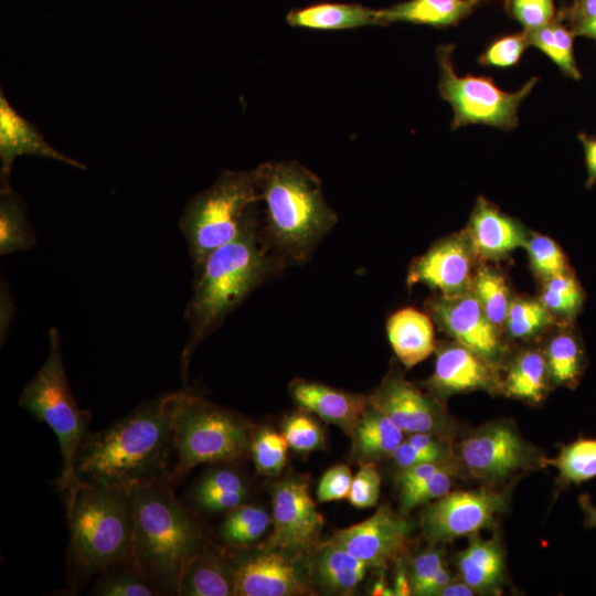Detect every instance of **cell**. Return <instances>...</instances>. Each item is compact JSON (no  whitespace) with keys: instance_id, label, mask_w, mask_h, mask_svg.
Returning a JSON list of instances; mask_svg holds the SVG:
<instances>
[{"instance_id":"6da1fadb","label":"cell","mask_w":596,"mask_h":596,"mask_svg":"<svg viewBox=\"0 0 596 596\" xmlns=\"http://www.w3.org/2000/svg\"><path fill=\"white\" fill-rule=\"evenodd\" d=\"M175 392L145 401L106 429L88 433L74 461L81 481L130 491L171 485Z\"/></svg>"},{"instance_id":"7a4b0ae2","label":"cell","mask_w":596,"mask_h":596,"mask_svg":"<svg viewBox=\"0 0 596 596\" xmlns=\"http://www.w3.org/2000/svg\"><path fill=\"white\" fill-rule=\"evenodd\" d=\"M284 266L265 242L258 219L234 241L207 256L195 272L193 292L184 311L189 336L180 362L183 381L199 344L259 285Z\"/></svg>"},{"instance_id":"3957f363","label":"cell","mask_w":596,"mask_h":596,"mask_svg":"<svg viewBox=\"0 0 596 596\" xmlns=\"http://www.w3.org/2000/svg\"><path fill=\"white\" fill-rule=\"evenodd\" d=\"M254 171L264 203L265 242L285 266L306 262L338 222L321 180L297 161H268Z\"/></svg>"},{"instance_id":"277c9868","label":"cell","mask_w":596,"mask_h":596,"mask_svg":"<svg viewBox=\"0 0 596 596\" xmlns=\"http://www.w3.org/2000/svg\"><path fill=\"white\" fill-rule=\"evenodd\" d=\"M65 505L66 583L74 595L95 575L132 563V509L128 491L85 481L65 499Z\"/></svg>"},{"instance_id":"5b68a950","label":"cell","mask_w":596,"mask_h":596,"mask_svg":"<svg viewBox=\"0 0 596 596\" xmlns=\"http://www.w3.org/2000/svg\"><path fill=\"white\" fill-rule=\"evenodd\" d=\"M129 496L132 564L161 595H175L184 565L205 544L202 528L171 485L137 487Z\"/></svg>"},{"instance_id":"8992f818","label":"cell","mask_w":596,"mask_h":596,"mask_svg":"<svg viewBox=\"0 0 596 596\" xmlns=\"http://www.w3.org/2000/svg\"><path fill=\"white\" fill-rule=\"evenodd\" d=\"M172 428L177 454L171 469L173 487L199 465L241 461L249 454L255 430L247 418L192 389L175 392Z\"/></svg>"},{"instance_id":"52a82bcc","label":"cell","mask_w":596,"mask_h":596,"mask_svg":"<svg viewBox=\"0 0 596 596\" xmlns=\"http://www.w3.org/2000/svg\"><path fill=\"white\" fill-rule=\"evenodd\" d=\"M259 202L254 170H225L209 189L188 201L179 226L195 272L214 249L234 241L257 219Z\"/></svg>"},{"instance_id":"ba28073f","label":"cell","mask_w":596,"mask_h":596,"mask_svg":"<svg viewBox=\"0 0 596 596\" xmlns=\"http://www.w3.org/2000/svg\"><path fill=\"white\" fill-rule=\"evenodd\" d=\"M20 406L54 433L61 457L62 471L57 490L66 499L82 481L75 473L74 461L79 446L89 433L91 413L79 408L66 377L58 330H49V353L35 375L23 387Z\"/></svg>"},{"instance_id":"9c48e42d","label":"cell","mask_w":596,"mask_h":596,"mask_svg":"<svg viewBox=\"0 0 596 596\" xmlns=\"http://www.w3.org/2000/svg\"><path fill=\"white\" fill-rule=\"evenodd\" d=\"M454 47L453 44H444L436 51L439 95L454 110L451 128L473 124L489 125L503 130L515 128L519 123L518 109L539 78L534 76L520 89L507 92L498 87L492 78L483 75L459 76L453 62Z\"/></svg>"},{"instance_id":"30bf717a","label":"cell","mask_w":596,"mask_h":596,"mask_svg":"<svg viewBox=\"0 0 596 596\" xmlns=\"http://www.w3.org/2000/svg\"><path fill=\"white\" fill-rule=\"evenodd\" d=\"M457 457L473 478L487 483L502 482L522 471L546 466V457L507 419L469 432L457 447Z\"/></svg>"},{"instance_id":"8fae6325","label":"cell","mask_w":596,"mask_h":596,"mask_svg":"<svg viewBox=\"0 0 596 596\" xmlns=\"http://www.w3.org/2000/svg\"><path fill=\"white\" fill-rule=\"evenodd\" d=\"M509 493L491 487L449 491L422 512L423 535L435 545L493 528L497 517L508 507Z\"/></svg>"},{"instance_id":"7c38bea8","label":"cell","mask_w":596,"mask_h":596,"mask_svg":"<svg viewBox=\"0 0 596 596\" xmlns=\"http://www.w3.org/2000/svg\"><path fill=\"white\" fill-rule=\"evenodd\" d=\"M273 532L265 549L302 554L319 545L324 519L305 478L289 475L272 485Z\"/></svg>"},{"instance_id":"4fadbf2b","label":"cell","mask_w":596,"mask_h":596,"mask_svg":"<svg viewBox=\"0 0 596 596\" xmlns=\"http://www.w3.org/2000/svg\"><path fill=\"white\" fill-rule=\"evenodd\" d=\"M225 553L235 573V595L301 596L312 595L311 571L288 553L259 547L233 549Z\"/></svg>"},{"instance_id":"5bb4252c","label":"cell","mask_w":596,"mask_h":596,"mask_svg":"<svg viewBox=\"0 0 596 596\" xmlns=\"http://www.w3.org/2000/svg\"><path fill=\"white\" fill-rule=\"evenodd\" d=\"M369 401L404 434L427 433L453 440L457 425L437 397L423 393L397 370H391Z\"/></svg>"},{"instance_id":"9a60e30c","label":"cell","mask_w":596,"mask_h":596,"mask_svg":"<svg viewBox=\"0 0 596 596\" xmlns=\"http://www.w3.org/2000/svg\"><path fill=\"white\" fill-rule=\"evenodd\" d=\"M436 323L455 341L497 365L504 353L498 327L486 316L470 291L451 297L439 296L427 302Z\"/></svg>"},{"instance_id":"2e32d148","label":"cell","mask_w":596,"mask_h":596,"mask_svg":"<svg viewBox=\"0 0 596 596\" xmlns=\"http://www.w3.org/2000/svg\"><path fill=\"white\" fill-rule=\"evenodd\" d=\"M409 532V524L403 515L382 505L364 521L337 531L329 541L369 567L384 568L407 552Z\"/></svg>"},{"instance_id":"e0dca14e","label":"cell","mask_w":596,"mask_h":596,"mask_svg":"<svg viewBox=\"0 0 596 596\" xmlns=\"http://www.w3.org/2000/svg\"><path fill=\"white\" fill-rule=\"evenodd\" d=\"M473 254L468 235L446 237L412 263L407 284H424L445 297L468 292L471 290Z\"/></svg>"},{"instance_id":"ac0fdd59","label":"cell","mask_w":596,"mask_h":596,"mask_svg":"<svg viewBox=\"0 0 596 596\" xmlns=\"http://www.w3.org/2000/svg\"><path fill=\"white\" fill-rule=\"evenodd\" d=\"M496 366L459 343L445 344L436 352L427 387L439 397L478 390L492 393L501 387Z\"/></svg>"},{"instance_id":"d6986e66","label":"cell","mask_w":596,"mask_h":596,"mask_svg":"<svg viewBox=\"0 0 596 596\" xmlns=\"http://www.w3.org/2000/svg\"><path fill=\"white\" fill-rule=\"evenodd\" d=\"M35 156L57 160L85 170L86 166L55 150L39 129L11 107L2 89L0 94V180L1 189H9L11 167L19 156Z\"/></svg>"},{"instance_id":"ffe728a7","label":"cell","mask_w":596,"mask_h":596,"mask_svg":"<svg viewBox=\"0 0 596 596\" xmlns=\"http://www.w3.org/2000/svg\"><path fill=\"white\" fill-rule=\"evenodd\" d=\"M288 391L300 409L337 425L349 437L369 403L368 395L304 379L291 381Z\"/></svg>"},{"instance_id":"44dd1931","label":"cell","mask_w":596,"mask_h":596,"mask_svg":"<svg viewBox=\"0 0 596 596\" xmlns=\"http://www.w3.org/2000/svg\"><path fill=\"white\" fill-rule=\"evenodd\" d=\"M473 253L482 258H498L525 246L522 225L502 213L483 198H479L471 213L466 233Z\"/></svg>"},{"instance_id":"7402d4cb","label":"cell","mask_w":596,"mask_h":596,"mask_svg":"<svg viewBox=\"0 0 596 596\" xmlns=\"http://www.w3.org/2000/svg\"><path fill=\"white\" fill-rule=\"evenodd\" d=\"M235 573L226 553L205 544L184 565L175 595L230 596L235 595Z\"/></svg>"},{"instance_id":"603a6c76","label":"cell","mask_w":596,"mask_h":596,"mask_svg":"<svg viewBox=\"0 0 596 596\" xmlns=\"http://www.w3.org/2000/svg\"><path fill=\"white\" fill-rule=\"evenodd\" d=\"M234 464L211 465L189 492V500L195 510L203 513H226L245 503L248 486L245 478L235 470Z\"/></svg>"},{"instance_id":"cb8c5ba5","label":"cell","mask_w":596,"mask_h":596,"mask_svg":"<svg viewBox=\"0 0 596 596\" xmlns=\"http://www.w3.org/2000/svg\"><path fill=\"white\" fill-rule=\"evenodd\" d=\"M390 344L407 369L427 359L435 351V333L432 319L415 308L395 311L386 322Z\"/></svg>"},{"instance_id":"d4e9b609","label":"cell","mask_w":596,"mask_h":596,"mask_svg":"<svg viewBox=\"0 0 596 596\" xmlns=\"http://www.w3.org/2000/svg\"><path fill=\"white\" fill-rule=\"evenodd\" d=\"M290 26L317 31H338L380 25L377 10L360 3L318 2L290 10L286 15Z\"/></svg>"},{"instance_id":"484cf974","label":"cell","mask_w":596,"mask_h":596,"mask_svg":"<svg viewBox=\"0 0 596 596\" xmlns=\"http://www.w3.org/2000/svg\"><path fill=\"white\" fill-rule=\"evenodd\" d=\"M310 567L322 589L334 595H352L369 568L363 561L329 540L319 543Z\"/></svg>"},{"instance_id":"4316f807","label":"cell","mask_w":596,"mask_h":596,"mask_svg":"<svg viewBox=\"0 0 596 596\" xmlns=\"http://www.w3.org/2000/svg\"><path fill=\"white\" fill-rule=\"evenodd\" d=\"M350 438L359 464L376 462L391 457L404 440V433L369 401Z\"/></svg>"},{"instance_id":"83f0119b","label":"cell","mask_w":596,"mask_h":596,"mask_svg":"<svg viewBox=\"0 0 596 596\" xmlns=\"http://www.w3.org/2000/svg\"><path fill=\"white\" fill-rule=\"evenodd\" d=\"M485 0H407L379 9L380 25L393 22L449 26L468 17Z\"/></svg>"},{"instance_id":"f1b7e54d","label":"cell","mask_w":596,"mask_h":596,"mask_svg":"<svg viewBox=\"0 0 596 596\" xmlns=\"http://www.w3.org/2000/svg\"><path fill=\"white\" fill-rule=\"evenodd\" d=\"M468 546L457 555L460 579L475 592L493 590L504 579V557L497 538L469 536Z\"/></svg>"},{"instance_id":"f546056e","label":"cell","mask_w":596,"mask_h":596,"mask_svg":"<svg viewBox=\"0 0 596 596\" xmlns=\"http://www.w3.org/2000/svg\"><path fill=\"white\" fill-rule=\"evenodd\" d=\"M549 381L545 355L526 350L511 363L501 389L509 396L536 404L543 400Z\"/></svg>"},{"instance_id":"4dcf8cb0","label":"cell","mask_w":596,"mask_h":596,"mask_svg":"<svg viewBox=\"0 0 596 596\" xmlns=\"http://www.w3.org/2000/svg\"><path fill=\"white\" fill-rule=\"evenodd\" d=\"M546 466L557 470L561 489L596 478V438L581 435L570 444H561L558 454L546 458Z\"/></svg>"},{"instance_id":"1f68e13d","label":"cell","mask_w":596,"mask_h":596,"mask_svg":"<svg viewBox=\"0 0 596 596\" xmlns=\"http://www.w3.org/2000/svg\"><path fill=\"white\" fill-rule=\"evenodd\" d=\"M550 380L555 385L574 389L585 370L586 358L578 338L571 331L554 336L546 348Z\"/></svg>"},{"instance_id":"d6a6232c","label":"cell","mask_w":596,"mask_h":596,"mask_svg":"<svg viewBox=\"0 0 596 596\" xmlns=\"http://www.w3.org/2000/svg\"><path fill=\"white\" fill-rule=\"evenodd\" d=\"M35 234L30 225L24 202L9 189L0 191V254L28 251L35 245Z\"/></svg>"},{"instance_id":"836d02e7","label":"cell","mask_w":596,"mask_h":596,"mask_svg":"<svg viewBox=\"0 0 596 596\" xmlns=\"http://www.w3.org/2000/svg\"><path fill=\"white\" fill-rule=\"evenodd\" d=\"M563 21L558 11L549 24L526 32L529 44L546 54L565 76L579 79L582 74L574 56V33Z\"/></svg>"},{"instance_id":"e575fe53","label":"cell","mask_w":596,"mask_h":596,"mask_svg":"<svg viewBox=\"0 0 596 596\" xmlns=\"http://www.w3.org/2000/svg\"><path fill=\"white\" fill-rule=\"evenodd\" d=\"M272 520L258 505L243 503L225 513L219 529L221 542L230 549L248 547L267 531Z\"/></svg>"},{"instance_id":"d590c367","label":"cell","mask_w":596,"mask_h":596,"mask_svg":"<svg viewBox=\"0 0 596 596\" xmlns=\"http://www.w3.org/2000/svg\"><path fill=\"white\" fill-rule=\"evenodd\" d=\"M91 595L158 596L159 589L132 564H117L98 575Z\"/></svg>"},{"instance_id":"8d00e7d4","label":"cell","mask_w":596,"mask_h":596,"mask_svg":"<svg viewBox=\"0 0 596 596\" xmlns=\"http://www.w3.org/2000/svg\"><path fill=\"white\" fill-rule=\"evenodd\" d=\"M471 292L489 320L497 327L505 322L511 301L502 275L490 267L480 268L471 279Z\"/></svg>"},{"instance_id":"74e56055","label":"cell","mask_w":596,"mask_h":596,"mask_svg":"<svg viewBox=\"0 0 596 596\" xmlns=\"http://www.w3.org/2000/svg\"><path fill=\"white\" fill-rule=\"evenodd\" d=\"M288 448L283 433L267 426L255 429L249 454L257 472L265 476L279 475L287 462Z\"/></svg>"},{"instance_id":"f35d334b","label":"cell","mask_w":596,"mask_h":596,"mask_svg":"<svg viewBox=\"0 0 596 596\" xmlns=\"http://www.w3.org/2000/svg\"><path fill=\"white\" fill-rule=\"evenodd\" d=\"M541 301L553 315L565 318L574 317L583 306V290L573 276L565 273L545 279Z\"/></svg>"},{"instance_id":"ab89813d","label":"cell","mask_w":596,"mask_h":596,"mask_svg":"<svg viewBox=\"0 0 596 596\" xmlns=\"http://www.w3.org/2000/svg\"><path fill=\"white\" fill-rule=\"evenodd\" d=\"M552 322V313L541 300L515 299L511 301L505 326L510 336L528 338Z\"/></svg>"},{"instance_id":"60d3db41","label":"cell","mask_w":596,"mask_h":596,"mask_svg":"<svg viewBox=\"0 0 596 596\" xmlns=\"http://www.w3.org/2000/svg\"><path fill=\"white\" fill-rule=\"evenodd\" d=\"M457 465L451 461L432 477L402 489L400 496L401 513L406 514L414 508L448 493L457 475Z\"/></svg>"},{"instance_id":"b9f144b4","label":"cell","mask_w":596,"mask_h":596,"mask_svg":"<svg viewBox=\"0 0 596 596\" xmlns=\"http://www.w3.org/2000/svg\"><path fill=\"white\" fill-rule=\"evenodd\" d=\"M283 435L288 446L298 453H311L324 446L321 426L302 411L290 414L283 424Z\"/></svg>"},{"instance_id":"7bdbcfd3","label":"cell","mask_w":596,"mask_h":596,"mask_svg":"<svg viewBox=\"0 0 596 596\" xmlns=\"http://www.w3.org/2000/svg\"><path fill=\"white\" fill-rule=\"evenodd\" d=\"M531 266L544 278L570 273L566 258L560 246L550 237L534 235L525 244Z\"/></svg>"},{"instance_id":"ee69618b","label":"cell","mask_w":596,"mask_h":596,"mask_svg":"<svg viewBox=\"0 0 596 596\" xmlns=\"http://www.w3.org/2000/svg\"><path fill=\"white\" fill-rule=\"evenodd\" d=\"M528 33H513L500 36L479 55L478 62L485 66L505 68L515 66L529 46Z\"/></svg>"},{"instance_id":"f6af8a7d","label":"cell","mask_w":596,"mask_h":596,"mask_svg":"<svg viewBox=\"0 0 596 596\" xmlns=\"http://www.w3.org/2000/svg\"><path fill=\"white\" fill-rule=\"evenodd\" d=\"M504 8L525 32L549 24L556 15L554 0H503Z\"/></svg>"},{"instance_id":"bcb514c9","label":"cell","mask_w":596,"mask_h":596,"mask_svg":"<svg viewBox=\"0 0 596 596\" xmlns=\"http://www.w3.org/2000/svg\"><path fill=\"white\" fill-rule=\"evenodd\" d=\"M381 481L375 462L360 464V469L352 479L349 502L358 509L374 507L380 497Z\"/></svg>"},{"instance_id":"7dc6e473","label":"cell","mask_w":596,"mask_h":596,"mask_svg":"<svg viewBox=\"0 0 596 596\" xmlns=\"http://www.w3.org/2000/svg\"><path fill=\"white\" fill-rule=\"evenodd\" d=\"M352 479L349 466L344 464L332 466L322 475L318 483V501L330 502L348 498Z\"/></svg>"},{"instance_id":"c3c4849f","label":"cell","mask_w":596,"mask_h":596,"mask_svg":"<svg viewBox=\"0 0 596 596\" xmlns=\"http://www.w3.org/2000/svg\"><path fill=\"white\" fill-rule=\"evenodd\" d=\"M444 564L443 552L439 549H430L418 554L413 561L409 574L412 593L424 596L429 582Z\"/></svg>"},{"instance_id":"681fc988","label":"cell","mask_w":596,"mask_h":596,"mask_svg":"<svg viewBox=\"0 0 596 596\" xmlns=\"http://www.w3.org/2000/svg\"><path fill=\"white\" fill-rule=\"evenodd\" d=\"M401 470L432 461H443L404 439L390 457Z\"/></svg>"},{"instance_id":"f907efd6","label":"cell","mask_w":596,"mask_h":596,"mask_svg":"<svg viewBox=\"0 0 596 596\" xmlns=\"http://www.w3.org/2000/svg\"><path fill=\"white\" fill-rule=\"evenodd\" d=\"M451 461L453 460L424 462V464H419V465L401 470L400 476H398L401 490L412 487L432 477L433 475L441 470Z\"/></svg>"},{"instance_id":"816d5d0a","label":"cell","mask_w":596,"mask_h":596,"mask_svg":"<svg viewBox=\"0 0 596 596\" xmlns=\"http://www.w3.org/2000/svg\"><path fill=\"white\" fill-rule=\"evenodd\" d=\"M560 12L573 29L596 19V0H577L571 7L562 8Z\"/></svg>"},{"instance_id":"f5cc1de1","label":"cell","mask_w":596,"mask_h":596,"mask_svg":"<svg viewBox=\"0 0 596 596\" xmlns=\"http://www.w3.org/2000/svg\"><path fill=\"white\" fill-rule=\"evenodd\" d=\"M1 311H0V337L1 344L6 341L9 328L14 319V302L11 298L9 288L6 281H1Z\"/></svg>"},{"instance_id":"db71d44e","label":"cell","mask_w":596,"mask_h":596,"mask_svg":"<svg viewBox=\"0 0 596 596\" xmlns=\"http://www.w3.org/2000/svg\"><path fill=\"white\" fill-rule=\"evenodd\" d=\"M583 146L587 168V187L596 183V136H589L585 132L578 135Z\"/></svg>"},{"instance_id":"11a10c76","label":"cell","mask_w":596,"mask_h":596,"mask_svg":"<svg viewBox=\"0 0 596 596\" xmlns=\"http://www.w3.org/2000/svg\"><path fill=\"white\" fill-rule=\"evenodd\" d=\"M578 505L584 515V526L587 529H596V505L587 493H581L578 497Z\"/></svg>"},{"instance_id":"9f6ffc18","label":"cell","mask_w":596,"mask_h":596,"mask_svg":"<svg viewBox=\"0 0 596 596\" xmlns=\"http://www.w3.org/2000/svg\"><path fill=\"white\" fill-rule=\"evenodd\" d=\"M451 575L447 566L444 564L429 582L425 595H438V593L451 582Z\"/></svg>"},{"instance_id":"6f0895ef","label":"cell","mask_w":596,"mask_h":596,"mask_svg":"<svg viewBox=\"0 0 596 596\" xmlns=\"http://www.w3.org/2000/svg\"><path fill=\"white\" fill-rule=\"evenodd\" d=\"M475 590L466 584L462 579L454 581L447 584L438 595L441 596H471L475 595Z\"/></svg>"},{"instance_id":"680465c9","label":"cell","mask_w":596,"mask_h":596,"mask_svg":"<svg viewBox=\"0 0 596 596\" xmlns=\"http://www.w3.org/2000/svg\"><path fill=\"white\" fill-rule=\"evenodd\" d=\"M393 590L397 596H407L413 594L409 575L404 570H400L396 573Z\"/></svg>"},{"instance_id":"91938a15","label":"cell","mask_w":596,"mask_h":596,"mask_svg":"<svg viewBox=\"0 0 596 596\" xmlns=\"http://www.w3.org/2000/svg\"><path fill=\"white\" fill-rule=\"evenodd\" d=\"M574 35H583L596 41V19L578 24L571 29Z\"/></svg>"},{"instance_id":"94428289","label":"cell","mask_w":596,"mask_h":596,"mask_svg":"<svg viewBox=\"0 0 596 596\" xmlns=\"http://www.w3.org/2000/svg\"><path fill=\"white\" fill-rule=\"evenodd\" d=\"M371 595L392 596L395 594L394 590L387 586L386 582L383 578H380L373 584Z\"/></svg>"},{"instance_id":"6125c7cd","label":"cell","mask_w":596,"mask_h":596,"mask_svg":"<svg viewBox=\"0 0 596 596\" xmlns=\"http://www.w3.org/2000/svg\"><path fill=\"white\" fill-rule=\"evenodd\" d=\"M574 1H577V0H574Z\"/></svg>"}]
</instances>
